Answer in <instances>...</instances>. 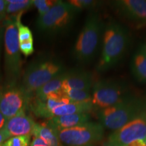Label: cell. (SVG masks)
I'll return each mask as SVG.
<instances>
[{
    "label": "cell",
    "instance_id": "20",
    "mask_svg": "<svg viewBox=\"0 0 146 146\" xmlns=\"http://www.w3.org/2000/svg\"><path fill=\"white\" fill-rule=\"evenodd\" d=\"M63 91L66 98L73 103L91 102V95L89 91L70 89H64Z\"/></svg>",
    "mask_w": 146,
    "mask_h": 146
},
{
    "label": "cell",
    "instance_id": "1",
    "mask_svg": "<svg viewBox=\"0 0 146 146\" xmlns=\"http://www.w3.org/2000/svg\"><path fill=\"white\" fill-rule=\"evenodd\" d=\"M130 43V33L124 25L114 20L104 25L102 36L101 55L97 70L102 72L114 68L124 58Z\"/></svg>",
    "mask_w": 146,
    "mask_h": 146
},
{
    "label": "cell",
    "instance_id": "9",
    "mask_svg": "<svg viewBox=\"0 0 146 146\" xmlns=\"http://www.w3.org/2000/svg\"><path fill=\"white\" fill-rule=\"evenodd\" d=\"M32 98L21 85H5L0 87V112L10 119L26 111Z\"/></svg>",
    "mask_w": 146,
    "mask_h": 146
},
{
    "label": "cell",
    "instance_id": "12",
    "mask_svg": "<svg viewBox=\"0 0 146 146\" xmlns=\"http://www.w3.org/2000/svg\"><path fill=\"white\" fill-rule=\"evenodd\" d=\"M95 82L91 72L81 69H72L64 72L62 89L90 91Z\"/></svg>",
    "mask_w": 146,
    "mask_h": 146
},
{
    "label": "cell",
    "instance_id": "7",
    "mask_svg": "<svg viewBox=\"0 0 146 146\" xmlns=\"http://www.w3.org/2000/svg\"><path fill=\"white\" fill-rule=\"evenodd\" d=\"M132 96L127 85L115 79L98 80L92 87L91 103L94 110L106 108L116 105Z\"/></svg>",
    "mask_w": 146,
    "mask_h": 146
},
{
    "label": "cell",
    "instance_id": "22",
    "mask_svg": "<svg viewBox=\"0 0 146 146\" xmlns=\"http://www.w3.org/2000/svg\"><path fill=\"white\" fill-rule=\"evenodd\" d=\"M68 1L79 11L83 10H92L102 4V1H95V0H70Z\"/></svg>",
    "mask_w": 146,
    "mask_h": 146
},
{
    "label": "cell",
    "instance_id": "26",
    "mask_svg": "<svg viewBox=\"0 0 146 146\" xmlns=\"http://www.w3.org/2000/svg\"><path fill=\"white\" fill-rule=\"evenodd\" d=\"M7 2L4 0H0V23H3L7 18ZM1 25V24H0Z\"/></svg>",
    "mask_w": 146,
    "mask_h": 146
},
{
    "label": "cell",
    "instance_id": "15",
    "mask_svg": "<svg viewBox=\"0 0 146 146\" xmlns=\"http://www.w3.org/2000/svg\"><path fill=\"white\" fill-rule=\"evenodd\" d=\"M64 72L37 89L34 93L33 97L37 98H45L48 97H56V98L64 97V93L62 89Z\"/></svg>",
    "mask_w": 146,
    "mask_h": 146
},
{
    "label": "cell",
    "instance_id": "32",
    "mask_svg": "<svg viewBox=\"0 0 146 146\" xmlns=\"http://www.w3.org/2000/svg\"><path fill=\"white\" fill-rule=\"evenodd\" d=\"M144 49H145V54H146V45H145V46L144 47Z\"/></svg>",
    "mask_w": 146,
    "mask_h": 146
},
{
    "label": "cell",
    "instance_id": "3",
    "mask_svg": "<svg viewBox=\"0 0 146 146\" xmlns=\"http://www.w3.org/2000/svg\"><path fill=\"white\" fill-rule=\"evenodd\" d=\"M104 27L99 14L89 13L73 47V57L76 61L87 64L94 59L100 46Z\"/></svg>",
    "mask_w": 146,
    "mask_h": 146
},
{
    "label": "cell",
    "instance_id": "28",
    "mask_svg": "<svg viewBox=\"0 0 146 146\" xmlns=\"http://www.w3.org/2000/svg\"><path fill=\"white\" fill-rule=\"evenodd\" d=\"M9 138H10V137H9L8 133H6V131L3 129H1L0 130V145Z\"/></svg>",
    "mask_w": 146,
    "mask_h": 146
},
{
    "label": "cell",
    "instance_id": "31",
    "mask_svg": "<svg viewBox=\"0 0 146 146\" xmlns=\"http://www.w3.org/2000/svg\"><path fill=\"white\" fill-rule=\"evenodd\" d=\"M3 33V27L1 26V25H0V54H1V39H2ZM0 79H1V73H0Z\"/></svg>",
    "mask_w": 146,
    "mask_h": 146
},
{
    "label": "cell",
    "instance_id": "11",
    "mask_svg": "<svg viewBox=\"0 0 146 146\" xmlns=\"http://www.w3.org/2000/svg\"><path fill=\"white\" fill-rule=\"evenodd\" d=\"M116 12L135 27H146V0H117L112 3Z\"/></svg>",
    "mask_w": 146,
    "mask_h": 146
},
{
    "label": "cell",
    "instance_id": "19",
    "mask_svg": "<svg viewBox=\"0 0 146 146\" xmlns=\"http://www.w3.org/2000/svg\"><path fill=\"white\" fill-rule=\"evenodd\" d=\"M6 2L7 16L23 14L34 6L33 0H8Z\"/></svg>",
    "mask_w": 146,
    "mask_h": 146
},
{
    "label": "cell",
    "instance_id": "14",
    "mask_svg": "<svg viewBox=\"0 0 146 146\" xmlns=\"http://www.w3.org/2000/svg\"><path fill=\"white\" fill-rule=\"evenodd\" d=\"M89 113H78L50 118L47 119L45 123L56 131H59L83 125L89 122Z\"/></svg>",
    "mask_w": 146,
    "mask_h": 146
},
{
    "label": "cell",
    "instance_id": "24",
    "mask_svg": "<svg viewBox=\"0 0 146 146\" xmlns=\"http://www.w3.org/2000/svg\"><path fill=\"white\" fill-rule=\"evenodd\" d=\"M56 3V1L54 0H33L34 6L37 9L39 16L46 14Z\"/></svg>",
    "mask_w": 146,
    "mask_h": 146
},
{
    "label": "cell",
    "instance_id": "4",
    "mask_svg": "<svg viewBox=\"0 0 146 146\" xmlns=\"http://www.w3.org/2000/svg\"><path fill=\"white\" fill-rule=\"evenodd\" d=\"M64 72V67L58 60L45 57L37 58L27 67L21 86L33 97L37 89Z\"/></svg>",
    "mask_w": 146,
    "mask_h": 146
},
{
    "label": "cell",
    "instance_id": "18",
    "mask_svg": "<svg viewBox=\"0 0 146 146\" xmlns=\"http://www.w3.org/2000/svg\"><path fill=\"white\" fill-rule=\"evenodd\" d=\"M33 135L44 139L49 146H64L58 137V131L45 123L36 124Z\"/></svg>",
    "mask_w": 146,
    "mask_h": 146
},
{
    "label": "cell",
    "instance_id": "13",
    "mask_svg": "<svg viewBox=\"0 0 146 146\" xmlns=\"http://www.w3.org/2000/svg\"><path fill=\"white\" fill-rule=\"evenodd\" d=\"M36 124L33 118L27 115L25 111L7 120L3 129L10 138L16 136L33 135Z\"/></svg>",
    "mask_w": 146,
    "mask_h": 146
},
{
    "label": "cell",
    "instance_id": "30",
    "mask_svg": "<svg viewBox=\"0 0 146 146\" xmlns=\"http://www.w3.org/2000/svg\"><path fill=\"white\" fill-rule=\"evenodd\" d=\"M7 120H7L4 116L1 114V112H0V130L3 129V127H5Z\"/></svg>",
    "mask_w": 146,
    "mask_h": 146
},
{
    "label": "cell",
    "instance_id": "6",
    "mask_svg": "<svg viewBox=\"0 0 146 146\" xmlns=\"http://www.w3.org/2000/svg\"><path fill=\"white\" fill-rule=\"evenodd\" d=\"M80 11L68 1H56L46 14L39 16L36 25L38 30L47 34H56L70 28Z\"/></svg>",
    "mask_w": 146,
    "mask_h": 146
},
{
    "label": "cell",
    "instance_id": "27",
    "mask_svg": "<svg viewBox=\"0 0 146 146\" xmlns=\"http://www.w3.org/2000/svg\"><path fill=\"white\" fill-rule=\"evenodd\" d=\"M30 146H49L47 142L43 139L38 137H34L33 139L32 142L31 143Z\"/></svg>",
    "mask_w": 146,
    "mask_h": 146
},
{
    "label": "cell",
    "instance_id": "23",
    "mask_svg": "<svg viewBox=\"0 0 146 146\" xmlns=\"http://www.w3.org/2000/svg\"><path fill=\"white\" fill-rule=\"evenodd\" d=\"M31 135L12 137L8 139L0 146H30Z\"/></svg>",
    "mask_w": 146,
    "mask_h": 146
},
{
    "label": "cell",
    "instance_id": "29",
    "mask_svg": "<svg viewBox=\"0 0 146 146\" xmlns=\"http://www.w3.org/2000/svg\"><path fill=\"white\" fill-rule=\"evenodd\" d=\"M125 146H146V141L143 140H137Z\"/></svg>",
    "mask_w": 146,
    "mask_h": 146
},
{
    "label": "cell",
    "instance_id": "2",
    "mask_svg": "<svg viewBox=\"0 0 146 146\" xmlns=\"http://www.w3.org/2000/svg\"><path fill=\"white\" fill-rule=\"evenodd\" d=\"M146 113V98L132 95L117 104L98 110L104 128L117 130Z\"/></svg>",
    "mask_w": 146,
    "mask_h": 146
},
{
    "label": "cell",
    "instance_id": "5",
    "mask_svg": "<svg viewBox=\"0 0 146 146\" xmlns=\"http://www.w3.org/2000/svg\"><path fill=\"white\" fill-rule=\"evenodd\" d=\"M2 24L5 27V85H17V82L21 75L22 59L18 41L16 16H7Z\"/></svg>",
    "mask_w": 146,
    "mask_h": 146
},
{
    "label": "cell",
    "instance_id": "25",
    "mask_svg": "<svg viewBox=\"0 0 146 146\" xmlns=\"http://www.w3.org/2000/svg\"><path fill=\"white\" fill-rule=\"evenodd\" d=\"M20 51L25 56H31L34 52L33 41L19 43Z\"/></svg>",
    "mask_w": 146,
    "mask_h": 146
},
{
    "label": "cell",
    "instance_id": "16",
    "mask_svg": "<svg viewBox=\"0 0 146 146\" xmlns=\"http://www.w3.org/2000/svg\"><path fill=\"white\" fill-rule=\"evenodd\" d=\"M93 110H94V108L91 102H82V103L70 102L68 104L60 105L54 108L50 113V118L66 116V115L78 114V113H89Z\"/></svg>",
    "mask_w": 146,
    "mask_h": 146
},
{
    "label": "cell",
    "instance_id": "10",
    "mask_svg": "<svg viewBox=\"0 0 146 146\" xmlns=\"http://www.w3.org/2000/svg\"><path fill=\"white\" fill-rule=\"evenodd\" d=\"M137 140L146 141V118L140 116L129 122L108 137L104 146H125Z\"/></svg>",
    "mask_w": 146,
    "mask_h": 146
},
{
    "label": "cell",
    "instance_id": "33",
    "mask_svg": "<svg viewBox=\"0 0 146 146\" xmlns=\"http://www.w3.org/2000/svg\"><path fill=\"white\" fill-rule=\"evenodd\" d=\"M145 117L146 118V113H145Z\"/></svg>",
    "mask_w": 146,
    "mask_h": 146
},
{
    "label": "cell",
    "instance_id": "21",
    "mask_svg": "<svg viewBox=\"0 0 146 146\" xmlns=\"http://www.w3.org/2000/svg\"><path fill=\"white\" fill-rule=\"evenodd\" d=\"M22 14L16 16V23L18 29V36L19 43L33 41V36L31 29L24 25L21 22Z\"/></svg>",
    "mask_w": 146,
    "mask_h": 146
},
{
    "label": "cell",
    "instance_id": "8",
    "mask_svg": "<svg viewBox=\"0 0 146 146\" xmlns=\"http://www.w3.org/2000/svg\"><path fill=\"white\" fill-rule=\"evenodd\" d=\"M104 133V128L102 124L94 122L58 131L64 146H93L102 141Z\"/></svg>",
    "mask_w": 146,
    "mask_h": 146
},
{
    "label": "cell",
    "instance_id": "17",
    "mask_svg": "<svg viewBox=\"0 0 146 146\" xmlns=\"http://www.w3.org/2000/svg\"><path fill=\"white\" fill-rule=\"evenodd\" d=\"M131 69L137 81L146 83V54L144 47H140L133 54L131 62Z\"/></svg>",
    "mask_w": 146,
    "mask_h": 146
}]
</instances>
